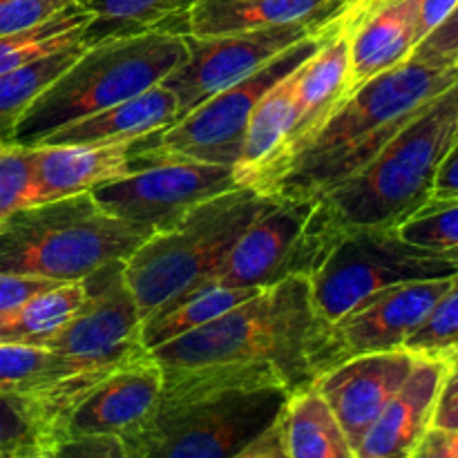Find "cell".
I'll list each match as a JSON object with an SVG mask.
<instances>
[{"instance_id": "obj_17", "label": "cell", "mask_w": 458, "mask_h": 458, "mask_svg": "<svg viewBox=\"0 0 458 458\" xmlns=\"http://www.w3.org/2000/svg\"><path fill=\"white\" fill-rule=\"evenodd\" d=\"M349 65H352V56H349V25L347 12H344L334 25V30L329 31V36L322 40L320 47L313 52V56H309L295 72L298 114H295L293 132H291L289 148H286V157L282 161L277 182H280L282 173L291 164V159L304 146L311 143V139L325 128L327 121L335 114V110L347 101ZM273 192H276V188H273Z\"/></svg>"}, {"instance_id": "obj_7", "label": "cell", "mask_w": 458, "mask_h": 458, "mask_svg": "<svg viewBox=\"0 0 458 458\" xmlns=\"http://www.w3.org/2000/svg\"><path fill=\"white\" fill-rule=\"evenodd\" d=\"M335 22L338 21L318 34L291 45L258 72L210 97L168 128L130 143V170H143L159 164H182V161L235 165L250 114L259 98L291 72L298 70L309 56H313Z\"/></svg>"}, {"instance_id": "obj_10", "label": "cell", "mask_w": 458, "mask_h": 458, "mask_svg": "<svg viewBox=\"0 0 458 458\" xmlns=\"http://www.w3.org/2000/svg\"><path fill=\"white\" fill-rule=\"evenodd\" d=\"M454 273L458 262L410 244L396 228H352L311 277V293L318 311L334 322L380 291Z\"/></svg>"}, {"instance_id": "obj_11", "label": "cell", "mask_w": 458, "mask_h": 458, "mask_svg": "<svg viewBox=\"0 0 458 458\" xmlns=\"http://www.w3.org/2000/svg\"><path fill=\"white\" fill-rule=\"evenodd\" d=\"M125 262H110L83 282L85 302L38 347L65 356L76 374L112 371L148 352L141 344V318L123 276Z\"/></svg>"}, {"instance_id": "obj_14", "label": "cell", "mask_w": 458, "mask_h": 458, "mask_svg": "<svg viewBox=\"0 0 458 458\" xmlns=\"http://www.w3.org/2000/svg\"><path fill=\"white\" fill-rule=\"evenodd\" d=\"M450 277L414 280L385 289L331 322L340 362L362 353L405 349L450 286Z\"/></svg>"}, {"instance_id": "obj_32", "label": "cell", "mask_w": 458, "mask_h": 458, "mask_svg": "<svg viewBox=\"0 0 458 458\" xmlns=\"http://www.w3.org/2000/svg\"><path fill=\"white\" fill-rule=\"evenodd\" d=\"M405 349L416 356L445 362L458 358V273L452 276L450 286L432 313L407 340Z\"/></svg>"}, {"instance_id": "obj_33", "label": "cell", "mask_w": 458, "mask_h": 458, "mask_svg": "<svg viewBox=\"0 0 458 458\" xmlns=\"http://www.w3.org/2000/svg\"><path fill=\"white\" fill-rule=\"evenodd\" d=\"M0 447L13 454L31 447H52L34 394L0 392Z\"/></svg>"}, {"instance_id": "obj_30", "label": "cell", "mask_w": 458, "mask_h": 458, "mask_svg": "<svg viewBox=\"0 0 458 458\" xmlns=\"http://www.w3.org/2000/svg\"><path fill=\"white\" fill-rule=\"evenodd\" d=\"M74 376L65 356L34 344L0 343V392L30 394Z\"/></svg>"}, {"instance_id": "obj_15", "label": "cell", "mask_w": 458, "mask_h": 458, "mask_svg": "<svg viewBox=\"0 0 458 458\" xmlns=\"http://www.w3.org/2000/svg\"><path fill=\"white\" fill-rule=\"evenodd\" d=\"M164 389V367L150 352L130 358L106 376L65 423L67 437L130 438L141 432L155 416Z\"/></svg>"}, {"instance_id": "obj_26", "label": "cell", "mask_w": 458, "mask_h": 458, "mask_svg": "<svg viewBox=\"0 0 458 458\" xmlns=\"http://www.w3.org/2000/svg\"><path fill=\"white\" fill-rule=\"evenodd\" d=\"M262 289H242V286H219L201 284L188 291L182 298L170 302L155 316L148 318L141 325V344L143 349H157L170 340L186 335L208 322L217 320L231 309L240 307L242 302L253 298Z\"/></svg>"}, {"instance_id": "obj_6", "label": "cell", "mask_w": 458, "mask_h": 458, "mask_svg": "<svg viewBox=\"0 0 458 458\" xmlns=\"http://www.w3.org/2000/svg\"><path fill=\"white\" fill-rule=\"evenodd\" d=\"M273 201L276 197L235 188L197 206L173 231L148 237L123 267L141 322L208 280Z\"/></svg>"}, {"instance_id": "obj_31", "label": "cell", "mask_w": 458, "mask_h": 458, "mask_svg": "<svg viewBox=\"0 0 458 458\" xmlns=\"http://www.w3.org/2000/svg\"><path fill=\"white\" fill-rule=\"evenodd\" d=\"M396 231L410 244L458 262V199H432Z\"/></svg>"}, {"instance_id": "obj_46", "label": "cell", "mask_w": 458, "mask_h": 458, "mask_svg": "<svg viewBox=\"0 0 458 458\" xmlns=\"http://www.w3.org/2000/svg\"><path fill=\"white\" fill-rule=\"evenodd\" d=\"M7 146H9V143H4V141H3V139H0V152H3V150H4V148H7Z\"/></svg>"}, {"instance_id": "obj_29", "label": "cell", "mask_w": 458, "mask_h": 458, "mask_svg": "<svg viewBox=\"0 0 458 458\" xmlns=\"http://www.w3.org/2000/svg\"><path fill=\"white\" fill-rule=\"evenodd\" d=\"M83 49V43L72 45L0 74V139L4 143H12L13 130L27 107L81 56Z\"/></svg>"}, {"instance_id": "obj_48", "label": "cell", "mask_w": 458, "mask_h": 458, "mask_svg": "<svg viewBox=\"0 0 458 458\" xmlns=\"http://www.w3.org/2000/svg\"><path fill=\"white\" fill-rule=\"evenodd\" d=\"M456 67H458V61H456Z\"/></svg>"}, {"instance_id": "obj_42", "label": "cell", "mask_w": 458, "mask_h": 458, "mask_svg": "<svg viewBox=\"0 0 458 458\" xmlns=\"http://www.w3.org/2000/svg\"><path fill=\"white\" fill-rule=\"evenodd\" d=\"M434 201H454L458 199V141L452 146L438 168L437 179H434Z\"/></svg>"}, {"instance_id": "obj_28", "label": "cell", "mask_w": 458, "mask_h": 458, "mask_svg": "<svg viewBox=\"0 0 458 458\" xmlns=\"http://www.w3.org/2000/svg\"><path fill=\"white\" fill-rule=\"evenodd\" d=\"M92 18V12L85 4L76 3L30 30L0 34V74L38 61L58 49L83 43V31Z\"/></svg>"}, {"instance_id": "obj_1", "label": "cell", "mask_w": 458, "mask_h": 458, "mask_svg": "<svg viewBox=\"0 0 458 458\" xmlns=\"http://www.w3.org/2000/svg\"><path fill=\"white\" fill-rule=\"evenodd\" d=\"M161 367L264 362L289 392L309 387L340 362L331 322L318 311L311 280L289 277L217 320L150 349Z\"/></svg>"}, {"instance_id": "obj_19", "label": "cell", "mask_w": 458, "mask_h": 458, "mask_svg": "<svg viewBox=\"0 0 458 458\" xmlns=\"http://www.w3.org/2000/svg\"><path fill=\"white\" fill-rule=\"evenodd\" d=\"M447 362L419 356L403 387L383 407L356 445L358 458H410L432 428Z\"/></svg>"}, {"instance_id": "obj_34", "label": "cell", "mask_w": 458, "mask_h": 458, "mask_svg": "<svg viewBox=\"0 0 458 458\" xmlns=\"http://www.w3.org/2000/svg\"><path fill=\"white\" fill-rule=\"evenodd\" d=\"M40 204L34 174V150L9 143L0 152V222L22 208Z\"/></svg>"}, {"instance_id": "obj_20", "label": "cell", "mask_w": 458, "mask_h": 458, "mask_svg": "<svg viewBox=\"0 0 458 458\" xmlns=\"http://www.w3.org/2000/svg\"><path fill=\"white\" fill-rule=\"evenodd\" d=\"M298 72V70H295ZM295 72L273 85L250 114L242 152L237 157L235 177L242 188L273 197L282 161L286 157L291 132L295 125Z\"/></svg>"}, {"instance_id": "obj_39", "label": "cell", "mask_w": 458, "mask_h": 458, "mask_svg": "<svg viewBox=\"0 0 458 458\" xmlns=\"http://www.w3.org/2000/svg\"><path fill=\"white\" fill-rule=\"evenodd\" d=\"M54 284H56V282L38 280V277L4 276V273H0V313L16 307L22 300L31 298L34 293L49 289V286Z\"/></svg>"}, {"instance_id": "obj_44", "label": "cell", "mask_w": 458, "mask_h": 458, "mask_svg": "<svg viewBox=\"0 0 458 458\" xmlns=\"http://www.w3.org/2000/svg\"><path fill=\"white\" fill-rule=\"evenodd\" d=\"M13 458H56V454H54V447H31Z\"/></svg>"}, {"instance_id": "obj_13", "label": "cell", "mask_w": 458, "mask_h": 458, "mask_svg": "<svg viewBox=\"0 0 458 458\" xmlns=\"http://www.w3.org/2000/svg\"><path fill=\"white\" fill-rule=\"evenodd\" d=\"M331 22L334 21L295 22V25L264 27V30L235 31V34L206 36V38L186 34V61L161 81V85L177 97V121L222 89L258 72L291 45L318 34Z\"/></svg>"}, {"instance_id": "obj_21", "label": "cell", "mask_w": 458, "mask_h": 458, "mask_svg": "<svg viewBox=\"0 0 458 458\" xmlns=\"http://www.w3.org/2000/svg\"><path fill=\"white\" fill-rule=\"evenodd\" d=\"M34 150L40 204L92 192L130 174V143H45Z\"/></svg>"}, {"instance_id": "obj_12", "label": "cell", "mask_w": 458, "mask_h": 458, "mask_svg": "<svg viewBox=\"0 0 458 458\" xmlns=\"http://www.w3.org/2000/svg\"><path fill=\"white\" fill-rule=\"evenodd\" d=\"M235 188L242 186L233 165L182 161L132 170L97 186L92 197L110 215L155 235L173 231L197 206Z\"/></svg>"}, {"instance_id": "obj_18", "label": "cell", "mask_w": 458, "mask_h": 458, "mask_svg": "<svg viewBox=\"0 0 458 458\" xmlns=\"http://www.w3.org/2000/svg\"><path fill=\"white\" fill-rule=\"evenodd\" d=\"M419 0H360L347 9L349 94L410 61L416 47Z\"/></svg>"}, {"instance_id": "obj_9", "label": "cell", "mask_w": 458, "mask_h": 458, "mask_svg": "<svg viewBox=\"0 0 458 458\" xmlns=\"http://www.w3.org/2000/svg\"><path fill=\"white\" fill-rule=\"evenodd\" d=\"M289 394L273 387L159 405L123 443L132 458H233L280 419Z\"/></svg>"}, {"instance_id": "obj_37", "label": "cell", "mask_w": 458, "mask_h": 458, "mask_svg": "<svg viewBox=\"0 0 458 458\" xmlns=\"http://www.w3.org/2000/svg\"><path fill=\"white\" fill-rule=\"evenodd\" d=\"M56 458H132L123 438L94 434V437H67L54 445Z\"/></svg>"}, {"instance_id": "obj_16", "label": "cell", "mask_w": 458, "mask_h": 458, "mask_svg": "<svg viewBox=\"0 0 458 458\" xmlns=\"http://www.w3.org/2000/svg\"><path fill=\"white\" fill-rule=\"evenodd\" d=\"M419 356L407 349L362 353L331 367L313 383L343 425L353 447L403 387Z\"/></svg>"}, {"instance_id": "obj_43", "label": "cell", "mask_w": 458, "mask_h": 458, "mask_svg": "<svg viewBox=\"0 0 458 458\" xmlns=\"http://www.w3.org/2000/svg\"><path fill=\"white\" fill-rule=\"evenodd\" d=\"M233 458H289L284 450V441H282L280 419Z\"/></svg>"}, {"instance_id": "obj_35", "label": "cell", "mask_w": 458, "mask_h": 458, "mask_svg": "<svg viewBox=\"0 0 458 458\" xmlns=\"http://www.w3.org/2000/svg\"><path fill=\"white\" fill-rule=\"evenodd\" d=\"M83 0H0V34L30 30Z\"/></svg>"}, {"instance_id": "obj_24", "label": "cell", "mask_w": 458, "mask_h": 458, "mask_svg": "<svg viewBox=\"0 0 458 458\" xmlns=\"http://www.w3.org/2000/svg\"><path fill=\"white\" fill-rule=\"evenodd\" d=\"M280 428L289 458H358L340 420L313 385L289 394Z\"/></svg>"}, {"instance_id": "obj_38", "label": "cell", "mask_w": 458, "mask_h": 458, "mask_svg": "<svg viewBox=\"0 0 458 458\" xmlns=\"http://www.w3.org/2000/svg\"><path fill=\"white\" fill-rule=\"evenodd\" d=\"M432 428L458 429V358L447 362L445 378L434 407Z\"/></svg>"}, {"instance_id": "obj_40", "label": "cell", "mask_w": 458, "mask_h": 458, "mask_svg": "<svg viewBox=\"0 0 458 458\" xmlns=\"http://www.w3.org/2000/svg\"><path fill=\"white\" fill-rule=\"evenodd\" d=\"M410 458H458V429L429 428Z\"/></svg>"}, {"instance_id": "obj_8", "label": "cell", "mask_w": 458, "mask_h": 458, "mask_svg": "<svg viewBox=\"0 0 458 458\" xmlns=\"http://www.w3.org/2000/svg\"><path fill=\"white\" fill-rule=\"evenodd\" d=\"M343 233L325 197H276L201 284L268 289L289 277L311 280Z\"/></svg>"}, {"instance_id": "obj_27", "label": "cell", "mask_w": 458, "mask_h": 458, "mask_svg": "<svg viewBox=\"0 0 458 458\" xmlns=\"http://www.w3.org/2000/svg\"><path fill=\"white\" fill-rule=\"evenodd\" d=\"M85 295L83 282H63L22 300L0 313V343L38 347L79 311Z\"/></svg>"}, {"instance_id": "obj_22", "label": "cell", "mask_w": 458, "mask_h": 458, "mask_svg": "<svg viewBox=\"0 0 458 458\" xmlns=\"http://www.w3.org/2000/svg\"><path fill=\"white\" fill-rule=\"evenodd\" d=\"M349 7L347 0H197L188 12V36L206 38L295 22H329Z\"/></svg>"}, {"instance_id": "obj_41", "label": "cell", "mask_w": 458, "mask_h": 458, "mask_svg": "<svg viewBox=\"0 0 458 458\" xmlns=\"http://www.w3.org/2000/svg\"><path fill=\"white\" fill-rule=\"evenodd\" d=\"M458 0H419L416 4V45L432 34L456 9Z\"/></svg>"}, {"instance_id": "obj_47", "label": "cell", "mask_w": 458, "mask_h": 458, "mask_svg": "<svg viewBox=\"0 0 458 458\" xmlns=\"http://www.w3.org/2000/svg\"><path fill=\"white\" fill-rule=\"evenodd\" d=\"M347 3L349 4H358V3H360V0H347Z\"/></svg>"}, {"instance_id": "obj_3", "label": "cell", "mask_w": 458, "mask_h": 458, "mask_svg": "<svg viewBox=\"0 0 458 458\" xmlns=\"http://www.w3.org/2000/svg\"><path fill=\"white\" fill-rule=\"evenodd\" d=\"M458 141V81L420 107L401 132L365 165L325 197L335 224L398 228L432 201L434 179Z\"/></svg>"}, {"instance_id": "obj_2", "label": "cell", "mask_w": 458, "mask_h": 458, "mask_svg": "<svg viewBox=\"0 0 458 458\" xmlns=\"http://www.w3.org/2000/svg\"><path fill=\"white\" fill-rule=\"evenodd\" d=\"M458 81V67L405 61L352 92L291 159L273 197H322L360 173L403 125Z\"/></svg>"}, {"instance_id": "obj_23", "label": "cell", "mask_w": 458, "mask_h": 458, "mask_svg": "<svg viewBox=\"0 0 458 458\" xmlns=\"http://www.w3.org/2000/svg\"><path fill=\"white\" fill-rule=\"evenodd\" d=\"M177 97L155 85L139 97L106 107L85 119L72 121L43 139L45 143H132L177 121Z\"/></svg>"}, {"instance_id": "obj_4", "label": "cell", "mask_w": 458, "mask_h": 458, "mask_svg": "<svg viewBox=\"0 0 458 458\" xmlns=\"http://www.w3.org/2000/svg\"><path fill=\"white\" fill-rule=\"evenodd\" d=\"M103 210L92 192L43 201L0 222V273L81 282L110 262H128L150 237Z\"/></svg>"}, {"instance_id": "obj_25", "label": "cell", "mask_w": 458, "mask_h": 458, "mask_svg": "<svg viewBox=\"0 0 458 458\" xmlns=\"http://www.w3.org/2000/svg\"><path fill=\"white\" fill-rule=\"evenodd\" d=\"M197 0H83L92 21L83 31V45L101 43L143 31L188 34V12Z\"/></svg>"}, {"instance_id": "obj_36", "label": "cell", "mask_w": 458, "mask_h": 458, "mask_svg": "<svg viewBox=\"0 0 458 458\" xmlns=\"http://www.w3.org/2000/svg\"><path fill=\"white\" fill-rule=\"evenodd\" d=\"M410 61L429 67H456L458 61V4L454 12L425 36L411 52Z\"/></svg>"}, {"instance_id": "obj_5", "label": "cell", "mask_w": 458, "mask_h": 458, "mask_svg": "<svg viewBox=\"0 0 458 458\" xmlns=\"http://www.w3.org/2000/svg\"><path fill=\"white\" fill-rule=\"evenodd\" d=\"M188 56L186 36L143 31L88 45L81 56L27 107L12 143L36 148L72 121L148 92Z\"/></svg>"}, {"instance_id": "obj_45", "label": "cell", "mask_w": 458, "mask_h": 458, "mask_svg": "<svg viewBox=\"0 0 458 458\" xmlns=\"http://www.w3.org/2000/svg\"><path fill=\"white\" fill-rule=\"evenodd\" d=\"M16 454H13L12 450H4V447H0V458H13Z\"/></svg>"}]
</instances>
